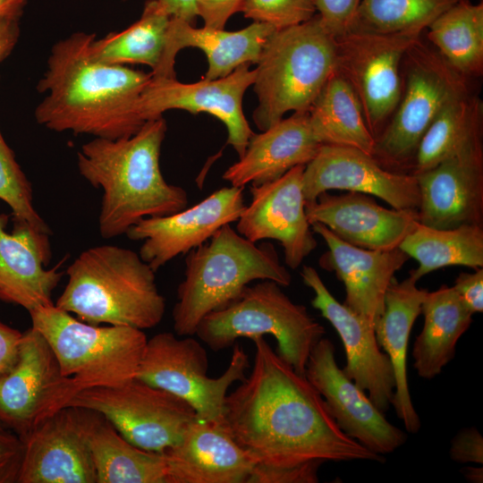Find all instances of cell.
<instances>
[{
  "instance_id": "cell-1",
  "label": "cell",
  "mask_w": 483,
  "mask_h": 483,
  "mask_svg": "<svg viewBox=\"0 0 483 483\" xmlns=\"http://www.w3.org/2000/svg\"><path fill=\"white\" fill-rule=\"evenodd\" d=\"M248 377L226 395L223 422L255 464L288 467L311 461L385 462L348 436L325 400L263 336Z\"/></svg>"
},
{
  "instance_id": "cell-2",
  "label": "cell",
  "mask_w": 483,
  "mask_h": 483,
  "mask_svg": "<svg viewBox=\"0 0 483 483\" xmlns=\"http://www.w3.org/2000/svg\"><path fill=\"white\" fill-rule=\"evenodd\" d=\"M94 39L95 34L75 32L52 47L37 86L47 96L36 107L35 118L57 132L130 137L145 123L138 104L151 73L96 59L90 52Z\"/></svg>"
},
{
  "instance_id": "cell-3",
  "label": "cell",
  "mask_w": 483,
  "mask_h": 483,
  "mask_svg": "<svg viewBox=\"0 0 483 483\" xmlns=\"http://www.w3.org/2000/svg\"><path fill=\"white\" fill-rule=\"evenodd\" d=\"M166 129L162 116L147 121L130 137L94 138L78 151L80 175L102 190L98 226L103 238L126 234L143 218L171 215L187 207L186 191L168 183L161 173Z\"/></svg>"
},
{
  "instance_id": "cell-4",
  "label": "cell",
  "mask_w": 483,
  "mask_h": 483,
  "mask_svg": "<svg viewBox=\"0 0 483 483\" xmlns=\"http://www.w3.org/2000/svg\"><path fill=\"white\" fill-rule=\"evenodd\" d=\"M155 273L130 249L91 247L68 267L66 285L55 305L91 325L152 328L165 311Z\"/></svg>"
},
{
  "instance_id": "cell-5",
  "label": "cell",
  "mask_w": 483,
  "mask_h": 483,
  "mask_svg": "<svg viewBox=\"0 0 483 483\" xmlns=\"http://www.w3.org/2000/svg\"><path fill=\"white\" fill-rule=\"evenodd\" d=\"M255 280L286 287L292 275L272 243L257 245L230 225L222 226L186 254L184 278L178 285L172 313L175 334L194 335L206 315L234 301Z\"/></svg>"
},
{
  "instance_id": "cell-6",
  "label": "cell",
  "mask_w": 483,
  "mask_h": 483,
  "mask_svg": "<svg viewBox=\"0 0 483 483\" xmlns=\"http://www.w3.org/2000/svg\"><path fill=\"white\" fill-rule=\"evenodd\" d=\"M255 69L253 113L265 131L293 111L306 113L335 72V39L316 14L310 20L276 29L267 39Z\"/></svg>"
},
{
  "instance_id": "cell-7",
  "label": "cell",
  "mask_w": 483,
  "mask_h": 483,
  "mask_svg": "<svg viewBox=\"0 0 483 483\" xmlns=\"http://www.w3.org/2000/svg\"><path fill=\"white\" fill-rule=\"evenodd\" d=\"M29 314L31 326L46 338L57 360L67 404L81 391L116 386L136 377L148 341L143 330L91 325L55 304Z\"/></svg>"
},
{
  "instance_id": "cell-8",
  "label": "cell",
  "mask_w": 483,
  "mask_h": 483,
  "mask_svg": "<svg viewBox=\"0 0 483 483\" xmlns=\"http://www.w3.org/2000/svg\"><path fill=\"white\" fill-rule=\"evenodd\" d=\"M325 334L304 305L293 302L270 280L246 286L234 301L206 315L195 332L214 352L233 346L239 338L270 335L276 341L275 352L301 375L312 348Z\"/></svg>"
},
{
  "instance_id": "cell-9",
  "label": "cell",
  "mask_w": 483,
  "mask_h": 483,
  "mask_svg": "<svg viewBox=\"0 0 483 483\" xmlns=\"http://www.w3.org/2000/svg\"><path fill=\"white\" fill-rule=\"evenodd\" d=\"M402 90L390 120L375 139L372 157L384 168L411 174L420 140L440 111L470 92L467 78L453 70L421 37L407 50Z\"/></svg>"
},
{
  "instance_id": "cell-10",
  "label": "cell",
  "mask_w": 483,
  "mask_h": 483,
  "mask_svg": "<svg viewBox=\"0 0 483 483\" xmlns=\"http://www.w3.org/2000/svg\"><path fill=\"white\" fill-rule=\"evenodd\" d=\"M192 336L163 332L148 339L136 378L182 398L194 409L198 419L218 420L227 390L246 377L249 357L242 345L233 344L225 371L209 377L208 352Z\"/></svg>"
},
{
  "instance_id": "cell-11",
  "label": "cell",
  "mask_w": 483,
  "mask_h": 483,
  "mask_svg": "<svg viewBox=\"0 0 483 483\" xmlns=\"http://www.w3.org/2000/svg\"><path fill=\"white\" fill-rule=\"evenodd\" d=\"M66 406L101 414L128 442L157 453L176 445L197 419L187 402L136 377L116 386L81 391Z\"/></svg>"
},
{
  "instance_id": "cell-12",
  "label": "cell",
  "mask_w": 483,
  "mask_h": 483,
  "mask_svg": "<svg viewBox=\"0 0 483 483\" xmlns=\"http://www.w3.org/2000/svg\"><path fill=\"white\" fill-rule=\"evenodd\" d=\"M421 34L350 30L335 38V71L355 92L366 124L375 139L399 103L403 57Z\"/></svg>"
},
{
  "instance_id": "cell-13",
  "label": "cell",
  "mask_w": 483,
  "mask_h": 483,
  "mask_svg": "<svg viewBox=\"0 0 483 483\" xmlns=\"http://www.w3.org/2000/svg\"><path fill=\"white\" fill-rule=\"evenodd\" d=\"M65 381L46 338L31 326L13 366L0 378V423L21 440L67 404Z\"/></svg>"
},
{
  "instance_id": "cell-14",
  "label": "cell",
  "mask_w": 483,
  "mask_h": 483,
  "mask_svg": "<svg viewBox=\"0 0 483 483\" xmlns=\"http://www.w3.org/2000/svg\"><path fill=\"white\" fill-rule=\"evenodd\" d=\"M249 65L243 64L223 78L202 79L193 83L151 76L140 97L138 113L144 122L162 117L172 109L208 113L225 124L226 144L241 157L254 133L242 108L244 93L255 79V69L249 70Z\"/></svg>"
},
{
  "instance_id": "cell-15",
  "label": "cell",
  "mask_w": 483,
  "mask_h": 483,
  "mask_svg": "<svg viewBox=\"0 0 483 483\" xmlns=\"http://www.w3.org/2000/svg\"><path fill=\"white\" fill-rule=\"evenodd\" d=\"M304 375L325 400L338 427L369 451L385 455L407 441L406 432L387 420L338 366L328 338L324 336L312 348Z\"/></svg>"
},
{
  "instance_id": "cell-16",
  "label": "cell",
  "mask_w": 483,
  "mask_h": 483,
  "mask_svg": "<svg viewBox=\"0 0 483 483\" xmlns=\"http://www.w3.org/2000/svg\"><path fill=\"white\" fill-rule=\"evenodd\" d=\"M243 190L221 188L189 208L143 218L126 235L143 242L139 255L157 272L177 256L208 242L222 226L237 222L246 208Z\"/></svg>"
},
{
  "instance_id": "cell-17",
  "label": "cell",
  "mask_w": 483,
  "mask_h": 483,
  "mask_svg": "<svg viewBox=\"0 0 483 483\" xmlns=\"http://www.w3.org/2000/svg\"><path fill=\"white\" fill-rule=\"evenodd\" d=\"M306 203L332 190L354 191L381 199L393 208L418 210L416 176L387 170L370 155L350 147L321 145L304 167Z\"/></svg>"
},
{
  "instance_id": "cell-18",
  "label": "cell",
  "mask_w": 483,
  "mask_h": 483,
  "mask_svg": "<svg viewBox=\"0 0 483 483\" xmlns=\"http://www.w3.org/2000/svg\"><path fill=\"white\" fill-rule=\"evenodd\" d=\"M304 167L297 165L273 182L251 185L250 203L236 225V231L252 242L278 241L291 269L298 268L317 248L305 211Z\"/></svg>"
},
{
  "instance_id": "cell-19",
  "label": "cell",
  "mask_w": 483,
  "mask_h": 483,
  "mask_svg": "<svg viewBox=\"0 0 483 483\" xmlns=\"http://www.w3.org/2000/svg\"><path fill=\"white\" fill-rule=\"evenodd\" d=\"M301 276L314 292L312 307L333 326L343 343L346 357L343 371L386 413L391 407L395 379L391 361L377 343L374 326L338 301L314 267L303 266Z\"/></svg>"
},
{
  "instance_id": "cell-20",
  "label": "cell",
  "mask_w": 483,
  "mask_h": 483,
  "mask_svg": "<svg viewBox=\"0 0 483 483\" xmlns=\"http://www.w3.org/2000/svg\"><path fill=\"white\" fill-rule=\"evenodd\" d=\"M17 483H97L82 408L66 406L23 439Z\"/></svg>"
},
{
  "instance_id": "cell-21",
  "label": "cell",
  "mask_w": 483,
  "mask_h": 483,
  "mask_svg": "<svg viewBox=\"0 0 483 483\" xmlns=\"http://www.w3.org/2000/svg\"><path fill=\"white\" fill-rule=\"evenodd\" d=\"M419 222L441 229L483 226V145L415 174Z\"/></svg>"
},
{
  "instance_id": "cell-22",
  "label": "cell",
  "mask_w": 483,
  "mask_h": 483,
  "mask_svg": "<svg viewBox=\"0 0 483 483\" xmlns=\"http://www.w3.org/2000/svg\"><path fill=\"white\" fill-rule=\"evenodd\" d=\"M305 211L310 225L320 223L342 241L371 250L399 248L419 223L418 210L386 208L373 196L354 191L323 192L305 204Z\"/></svg>"
},
{
  "instance_id": "cell-23",
  "label": "cell",
  "mask_w": 483,
  "mask_h": 483,
  "mask_svg": "<svg viewBox=\"0 0 483 483\" xmlns=\"http://www.w3.org/2000/svg\"><path fill=\"white\" fill-rule=\"evenodd\" d=\"M326 242L319 266L334 272L345 289L344 304L373 326L385 308L386 292L394 275L410 259L400 248L371 250L351 245L320 223L310 225Z\"/></svg>"
},
{
  "instance_id": "cell-24",
  "label": "cell",
  "mask_w": 483,
  "mask_h": 483,
  "mask_svg": "<svg viewBox=\"0 0 483 483\" xmlns=\"http://www.w3.org/2000/svg\"><path fill=\"white\" fill-rule=\"evenodd\" d=\"M163 455L166 483H247L255 465L222 419H196Z\"/></svg>"
},
{
  "instance_id": "cell-25",
  "label": "cell",
  "mask_w": 483,
  "mask_h": 483,
  "mask_svg": "<svg viewBox=\"0 0 483 483\" xmlns=\"http://www.w3.org/2000/svg\"><path fill=\"white\" fill-rule=\"evenodd\" d=\"M9 218L0 214V300L28 312L54 304L52 293L64 273L58 266L46 268L51 258L49 234L16 222L9 233Z\"/></svg>"
},
{
  "instance_id": "cell-26",
  "label": "cell",
  "mask_w": 483,
  "mask_h": 483,
  "mask_svg": "<svg viewBox=\"0 0 483 483\" xmlns=\"http://www.w3.org/2000/svg\"><path fill=\"white\" fill-rule=\"evenodd\" d=\"M322 144L315 137L309 112L294 113L260 133H253L244 154L223 179L231 186L273 182L297 165H306Z\"/></svg>"
},
{
  "instance_id": "cell-27",
  "label": "cell",
  "mask_w": 483,
  "mask_h": 483,
  "mask_svg": "<svg viewBox=\"0 0 483 483\" xmlns=\"http://www.w3.org/2000/svg\"><path fill=\"white\" fill-rule=\"evenodd\" d=\"M408 276L390 284L385 296V308L374 325L378 345L387 354L394 374L395 388L391 406L408 433H417L421 421L412 403L408 383L407 355L411 328L420 315L427 289L417 287Z\"/></svg>"
},
{
  "instance_id": "cell-28",
  "label": "cell",
  "mask_w": 483,
  "mask_h": 483,
  "mask_svg": "<svg viewBox=\"0 0 483 483\" xmlns=\"http://www.w3.org/2000/svg\"><path fill=\"white\" fill-rule=\"evenodd\" d=\"M275 30L267 23L253 21L242 30L226 31L195 28L171 18L163 78H176L175 57L185 47L199 48L206 55L208 68L205 80L225 77L243 64H256L267 39Z\"/></svg>"
},
{
  "instance_id": "cell-29",
  "label": "cell",
  "mask_w": 483,
  "mask_h": 483,
  "mask_svg": "<svg viewBox=\"0 0 483 483\" xmlns=\"http://www.w3.org/2000/svg\"><path fill=\"white\" fill-rule=\"evenodd\" d=\"M82 414L97 483H166L163 453L133 445L94 411Z\"/></svg>"
},
{
  "instance_id": "cell-30",
  "label": "cell",
  "mask_w": 483,
  "mask_h": 483,
  "mask_svg": "<svg viewBox=\"0 0 483 483\" xmlns=\"http://www.w3.org/2000/svg\"><path fill=\"white\" fill-rule=\"evenodd\" d=\"M422 330L412 348V366L418 376L430 380L455 356L456 345L473 322V314L453 286L442 284L427 292L421 304Z\"/></svg>"
},
{
  "instance_id": "cell-31",
  "label": "cell",
  "mask_w": 483,
  "mask_h": 483,
  "mask_svg": "<svg viewBox=\"0 0 483 483\" xmlns=\"http://www.w3.org/2000/svg\"><path fill=\"white\" fill-rule=\"evenodd\" d=\"M312 131L322 145L350 147L372 156L375 138L360 103L348 81L336 71L309 110Z\"/></svg>"
},
{
  "instance_id": "cell-32",
  "label": "cell",
  "mask_w": 483,
  "mask_h": 483,
  "mask_svg": "<svg viewBox=\"0 0 483 483\" xmlns=\"http://www.w3.org/2000/svg\"><path fill=\"white\" fill-rule=\"evenodd\" d=\"M170 22L171 17L157 0H148L136 22L123 31L94 39L90 44L91 55L110 64H145L151 68L153 78H161Z\"/></svg>"
},
{
  "instance_id": "cell-33",
  "label": "cell",
  "mask_w": 483,
  "mask_h": 483,
  "mask_svg": "<svg viewBox=\"0 0 483 483\" xmlns=\"http://www.w3.org/2000/svg\"><path fill=\"white\" fill-rule=\"evenodd\" d=\"M483 105L470 92L452 99L436 115L418 146L411 174L482 143Z\"/></svg>"
},
{
  "instance_id": "cell-34",
  "label": "cell",
  "mask_w": 483,
  "mask_h": 483,
  "mask_svg": "<svg viewBox=\"0 0 483 483\" xmlns=\"http://www.w3.org/2000/svg\"><path fill=\"white\" fill-rule=\"evenodd\" d=\"M399 248L419 263L418 267L409 273L417 282L449 266L483 267V226L441 229L419 222Z\"/></svg>"
},
{
  "instance_id": "cell-35",
  "label": "cell",
  "mask_w": 483,
  "mask_h": 483,
  "mask_svg": "<svg viewBox=\"0 0 483 483\" xmlns=\"http://www.w3.org/2000/svg\"><path fill=\"white\" fill-rule=\"evenodd\" d=\"M435 50L465 78L483 73V3L461 0L426 29Z\"/></svg>"
},
{
  "instance_id": "cell-36",
  "label": "cell",
  "mask_w": 483,
  "mask_h": 483,
  "mask_svg": "<svg viewBox=\"0 0 483 483\" xmlns=\"http://www.w3.org/2000/svg\"><path fill=\"white\" fill-rule=\"evenodd\" d=\"M459 1L361 0L350 30L422 33L434 20Z\"/></svg>"
},
{
  "instance_id": "cell-37",
  "label": "cell",
  "mask_w": 483,
  "mask_h": 483,
  "mask_svg": "<svg viewBox=\"0 0 483 483\" xmlns=\"http://www.w3.org/2000/svg\"><path fill=\"white\" fill-rule=\"evenodd\" d=\"M0 199L12 210L13 222L25 224L50 235V230L36 210L30 182L15 159L0 131Z\"/></svg>"
},
{
  "instance_id": "cell-38",
  "label": "cell",
  "mask_w": 483,
  "mask_h": 483,
  "mask_svg": "<svg viewBox=\"0 0 483 483\" xmlns=\"http://www.w3.org/2000/svg\"><path fill=\"white\" fill-rule=\"evenodd\" d=\"M241 12L253 21L283 29L310 20L317 8L316 0H243Z\"/></svg>"
},
{
  "instance_id": "cell-39",
  "label": "cell",
  "mask_w": 483,
  "mask_h": 483,
  "mask_svg": "<svg viewBox=\"0 0 483 483\" xmlns=\"http://www.w3.org/2000/svg\"><path fill=\"white\" fill-rule=\"evenodd\" d=\"M322 461H311L300 465L275 467L255 464L247 483H317Z\"/></svg>"
},
{
  "instance_id": "cell-40",
  "label": "cell",
  "mask_w": 483,
  "mask_h": 483,
  "mask_svg": "<svg viewBox=\"0 0 483 483\" xmlns=\"http://www.w3.org/2000/svg\"><path fill=\"white\" fill-rule=\"evenodd\" d=\"M361 0H316L317 15L335 38L347 32Z\"/></svg>"
},
{
  "instance_id": "cell-41",
  "label": "cell",
  "mask_w": 483,
  "mask_h": 483,
  "mask_svg": "<svg viewBox=\"0 0 483 483\" xmlns=\"http://www.w3.org/2000/svg\"><path fill=\"white\" fill-rule=\"evenodd\" d=\"M450 458L459 463L483 464V436L474 427L461 429L452 439Z\"/></svg>"
},
{
  "instance_id": "cell-42",
  "label": "cell",
  "mask_w": 483,
  "mask_h": 483,
  "mask_svg": "<svg viewBox=\"0 0 483 483\" xmlns=\"http://www.w3.org/2000/svg\"><path fill=\"white\" fill-rule=\"evenodd\" d=\"M23 442L16 435L0 430V483L17 482Z\"/></svg>"
},
{
  "instance_id": "cell-43",
  "label": "cell",
  "mask_w": 483,
  "mask_h": 483,
  "mask_svg": "<svg viewBox=\"0 0 483 483\" xmlns=\"http://www.w3.org/2000/svg\"><path fill=\"white\" fill-rule=\"evenodd\" d=\"M461 301L474 315L483 311V267L474 272H462L453 285Z\"/></svg>"
},
{
  "instance_id": "cell-44",
  "label": "cell",
  "mask_w": 483,
  "mask_h": 483,
  "mask_svg": "<svg viewBox=\"0 0 483 483\" xmlns=\"http://www.w3.org/2000/svg\"><path fill=\"white\" fill-rule=\"evenodd\" d=\"M243 0H198V16L204 26L223 30L232 15L241 12Z\"/></svg>"
},
{
  "instance_id": "cell-45",
  "label": "cell",
  "mask_w": 483,
  "mask_h": 483,
  "mask_svg": "<svg viewBox=\"0 0 483 483\" xmlns=\"http://www.w3.org/2000/svg\"><path fill=\"white\" fill-rule=\"evenodd\" d=\"M22 333L0 321V378L15 363Z\"/></svg>"
},
{
  "instance_id": "cell-46",
  "label": "cell",
  "mask_w": 483,
  "mask_h": 483,
  "mask_svg": "<svg viewBox=\"0 0 483 483\" xmlns=\"http://www.w3.org/2000/svg\"><path fill=\"white\" fill-rule=\"evenodd\" d=\"M20 18L0 17V63L10 55L19 40Z\"/></svg>"
},
{
  "instance_id": "cell-47",
  "label": "cell",
  "mask_w": 483,
  "mask_h": 483,
  "mask_svg": "<svg viewBox=\"0 0 483 483\" xmlns=\"http://www.w3.org/2000/svg\"><path fill=\"white\" fill-rule=\"evenodd\" d=\"M157 2L172 19L194 24L198 16V0H157Z\"/></svg>"
},
{
  "instance_id": "cell-48",
  "label": "cell",
  "mask_w": 483,
  "mask_h": 483,
  "mask_svg": "<svg viewBox=\"0 0 483 483\" xmlns=\"http://www.w3.org/2000/svg\"><path fill=\"white\" fill-rule=\"evenodd\" d=\"M27 0H0V17H21Z\"/></svg>"
},
{
  "instance_id": "cell-49",
  "label": "cell",
  "mask_w": 483,
  "mask_h": 483,
  "mask_svg": "<svg viewBox=\"0 0 483 483\" xmlns=\"http://www.w3.org/2000/svg\"><path fill=\"white\" fill-rule=\"evenodd\" d=\"M462 474L466 480L472 483L483 482V468L482 466H464L461 470Z\"/></svg>"
},
{
  "instance_id": "cell-50",
  "label": "cell",
  "mask_w": 483,
  "mask_h": 483,
  "mask_svg": "<svg viewBox=\"0 0 483 483\" xmlns=\"http://www.w3.org/2000/svg\"><path fill=\"white\" fill-rule=\"evenodd\" d=\"M4 427L0 423V430H4Z\"/></svg>"
}]
</instances>
